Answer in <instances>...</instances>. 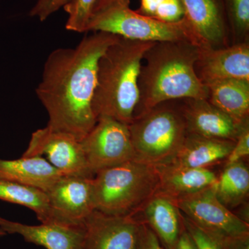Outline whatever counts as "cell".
<instances>
[{
    "label": "cell",
    "mask_w": 249,
    "mask_h": 249,
    "mask_svg": "<svg viewBox=\"0 0 249 249\" xmlns=\"http://www.w3.org/2000/svg\"><path fill=\"white\" fill-rule=\"evenodd\" d=\"M119 36L93 32L74 48L55 49L46 60L42 80L36 89L49 115L47 127L81 141L97 119L91 103L96 85L98 62Z\"/></svg>",
    "instance_id": "1"
},
{
    "label": "cell",
    "mask_w": 249,
    "mask_h": 249,
    "mask_svg": "<svg viewBox=\"0 0 249 249\" xmlns=\"http://www.w3.org/2000/svg\"><path fill=\"white\" fill-rule=\"evenodd\" d=\"M199 51V46L186 40L155 42L150 47L139 73L134 117L165 101L206 99V87L195 70Z\"/></svg>",
    "instance_id": "2"
},
{
    "label": "cell",
    "mask_w": 249,
    "mask_h": 249,
    "mask_svg": "<svg viewBox=\"0 0 249 249\" xmlns=\"http://www.w3.org/2000/svg\"><path fill=\"white\" fill-rule=\"evenodd\" d=\"M155 42L119 36L101 55L91 103L96 119L109 117L130 124L138 104V79L142 59Z\"/></svg>",
    "instance_id": "3"
},
{
    "label": "cell",
    "mask_w": 249,
    "mask_h": 249,
    "mask_svg": "<svg viewBox=\"0 0 249 249\" xmlns=\"http://www.w3.org/2000/svg\"><path fill=\"white\" fill-rule=\"evenodd\" d=\"M159 188L160 178L155 165L129 160L95 174L94 209L111 215H137Z\"/></svg>",
    "instance_id": "4"
},
{
    "label": "cell",
    "mask_w": 249,
    "mask_h": 249,
    "mask_svg": "<svg viewBox=\"0 0 249 249\" xmlns=\"http://www.w3.org/2000/svg\"><path fill=\"white\" fill-rule=\"evenodd\" d=\"M181 100L165 101L134 117L128 124L135 160L147 164H168L186 139Z\"/></svg>",
    "instance_id": "5"
},
{
    "label": "cell",
    "mask_w": 249,
    "mask_h": 249,
    "mask_svg": "<svg viewBox=\"0 0 249 249\" xmlns=\"http://www.w3.org/2000/svg\"><path fill=\"white\" fill-rule=\"evenodd\" d=\"M129 3L108 0L95 5L86 33L101 31L144 42L186 40L199 46L184 17L178 22H161L133 11Z\"/></svg>",
    "instance_id": "6"
},
{
    "label": "cell",
    "mask_w": 249,
    "mask_h": 249,
    "mask_svg": "<svg viewBox=\"0 0 249 249\" xmlns=\"http://www.w3.org/2000/svg\"><path fill=\"white\" fill-rule=\"evenodd\" d=\"M80 143L93 176L100 170L135 160L128 125L111 118L98 119Z\"/></svg>",
    "instance_id": "7"
},
{
    "label": "cell",
    "mask_w": 249,
    "mask_h": 249,
    "mask_svg": "<svg viewBox=\"0 0 249 249\" xmlns=\"http://www.w3.org/2000/svg\"><path fill=\"white\" fill-rule=\"evenodd\" d=\"M214 185L176 199L181 213L197 227L218 237L249 235L248 223L218 199Z\"/></svg>",
    "instance_id": "8"
},
{
    "label": "cell",
    "mask_w": 249,
    "mask_h": 249,
    "mask_svg": "<svg viewBox=\"0 0 249 249\" xmlns=\"http://www.w3.org/2000/svg\"><path fill=\"white\" fill-rule=\"evenodd\" d=\"M66 176L93 178L85 159L80 141L71 134L45 127L31 135L23 157H42Z\"/></svg>",
    "instance_id": "9"
},
{
    "label": "cell",
    "mask_w": 249,
    "mask_h": 249,
    "mask_svg": "<svg viewBox=\"0 0 249 249\" xmlns=\"http://www.w3.org/2000/svg\"><path fill=\"white\" fill-rule=\"evenodd\" d=\"M93 178L63 175L59 178L47 192L51 223L84 227L87 218L95 210Z\"/></svg>",
    "instance_id": "10"
},
{
    "label": "cell",
    "mask_w": 249,
    "mask_h": 249,
    "mask_svg": "<svg viewBox=\"0 0 249 249\" xmlns=\"http://www.w3.org/2000/svg\"><path fill=\"white\" fill-rule=\"evenodd\" d=\"M140 227L135 215H111L94 210L84 223V249H137Z\"/></svg>",
    "instance_id": "11"
},
{
    "label": "cell",
    "mask_w": 249,
    "mask_h": 249,
    "mask_svg": "<svg viewBox=\"0 0 249 249\" xmlns=\"http://www.w3.org/2000/svg\"><path fill=\"white\" fill-rule=\"evenodd\" d=\"M184 18L201 49H219L231 44L222 0H181Z\"/></svg>",
    "instance_id": "12"
},
{
    "label": "cell",
    "mask_w": 249,
    "mask_h": 249,
    "mask_svg": "<svg viewBox=\"0 0 249 249\" xmlns=\"http://www.w3.org/2000/svg\"><path fill=\"white\" fill-rule=\"evenodd\" d=\"M188 134L236 142L249 122H237L206 99H181Z\"/></svg>",
    "instance_id": "13"
},
{
    "label": "cell",
    "mask_w": 249,
    "mask_h": 249,
    "mask_svg": "<svg viewBox=\"0 0 249 249\" xmlns=\"http://www.w3.org/2000/svg\"><path fill=\"white\" fill-rule=\"evenodd\" d=\"M195 70L203 84L222 79L249 81V42L219 49L200 48Z\"/></svg>",
    "instance_id": "14"
},
{
    "label": "cell",
    "mask_w": 249,
    "mask_h": 249,
    "mask_svg": "<svg viewBox=\"0 0 249 249\" xmlns=\"http://www.w3.org/2000/svg\"><path fill=\"white\" fill-rule=\"evenodd\" d=\"M0 229L6 234H17L26 242L47 249H84V227L58 223L27 225L0 217Z\"/></svg>",
    "instance_id": "15"
},
{
    "label": "cell",
    "mask_w": 249,
    "mask_h": 249,
    "mask_svg": "<svg viewBox=\"0 0 249 249\" xmlns=\"http://www.w3.org/2000/svg\"><path fill=\"white\" fill-rule=\"evenodd\" d=\"M141 212L156 235L168 249H175L183 227L177 199L158 191L146 201Z\"/></svg>",
    "instance_id": "16"
},
{
    "label": "cell",
    "mask_w": 249,
    "mask_h": 249,
    "mask_svg": "<svg viewBox=\"0 0 249 249\" xmlns=\"http://www.w3.org/2000/svg\"><path fill=\"white\" fill-rule=\"evenodd\" d=\"M63 175L39 156L15 160L0 159V179L33 187L45 193Z\"/></svg>",
    "instance_id": "17"
},
{
    "label": "cell",
    "mask_w": 249,
    "mask_h": 249,
    "mask_svg": "<svg viewBox=\"0 0 249 249\" xmlns=\"http://www.w3.org/2000/svg\"><path fill=\"white\" fill-rule=\"evenodd\" d=\"M160 178L159 191L175 199L214 186L217 177L209 168H193L168 164L156 166Z\"/></svg>",
    "instance_id": "18"
},
{
    "label": "cell",
    "mask_w": 249,
    "mask_h": 249,
    "mask_svg": "<svg viewBox=\"0 0 249 249\" xmlns=\"http://www.w3.org/2000/svg\"><path fill=\"white\" fill-rule=\"evenodd\" d=\"M235 143L232 141L188 134L169 163L193 168H209L210 165L227 160Z\"/></svg>",
    "instance_id": "19"
},
{
    "label": "cell",
    "mask_w": 249,
    "mask_h": 249,
    "mask_svg": "<svg viewBox=\"0 0 249 249\" xmlns=\"http://www.w3.org/2000/svg\"><path fill=\"white\" fill-rule=\"evenodd\" d=\"M204 85L210 103L240 124L249 121V80H216Z\"/></svg>",
    "instance_id": "20"
},
{
    "label": "cell",
    "mask_w": 249,
    "mask_h": 249,
    "mask_svg": "<svg viewBox=\"0 0 249 249\" xmlns=\"http://www.w3.org/2000/svg\"><path fill=\"white\" fill-rule=\"evenodd\" d=\"M217 197L228 209L240 206L247 199L249 192V170L242 160L227 164L217 178Z\"/></svg>",
    "instance_id": "21"
},
{
    "label": "cell",
    "mask_w": 249,
    "mask_h": 249,
    "mask_svg": "<svg viewBox=\"0 0 249 249\" xmlns=\"http://www.w3.org/2000/svg\"><path fill=\"white\" fill-rule=\"evenodd\" d=\"M0 199L31 209L41 223L52 222L48 196L40 189L0 179Z\"/></svg>",
    "instance_id": "22"
},
{
    "label": "cell",
    "mask_w": 249,
    "mask_h": 249,
    "mask_svg": "<svg viewBox=\"0 0 249 249\" xmlns=\"http://www.w3.org/2000/svg\"><path fill=\"white\" fill-rule=\"evenodd\" d=\"M231 44L249 42V0H222Z\"/></svg>",
    "instance_id": "23"
},
{
    "label": "cell",
    "mask_w": 249,
    "mask_h": 249,
    "mask_svg": "<svg viewBox=\"0 0 249 249\" xmlns=\"http://www.w3.org/2000/svg\"><path fill=\"white\" fill-rule=\"evenodd\" d=\"M96 0H70L63 6L69 17L67 30L86 33V27Z\"/></svg>",
    "instance_id": "24"
},
{
    "label": "cell",
    "mask_w": 249,
    "mask_h": 249,
    "mask_svg": "<svg viewBox=\"0 0 249 249\" xmlns=\"http://www.w3.org/2000/svg\"><path fill=\"white\" fill-rule=\"evenodd\" d=\"M183 215L185 229L194 241L197 249H224L217 236L203 230Z\"/></svg>",
    "instance_id": "25"
},
{
    "label": "cell",
    "mask_w": 249,
    "mask_h": 249,
    "mask_svg": "<svg viewBox=\"0 0 249 249\" xmlns=\"http://www.w3.org/2000/svg\"><path fill=\"white\" fill-rule=\"evenodd\" d=\"M184 8L181 0H163L156 11L155 19L161 22L175 23L184 17Z\"/></svg>",
    "instance_id": "26"
},
{
    "label": "cell",
    "mask_w": 249,
    "mask_h": 249,
    "mask_svg": "<svg viewBox=\"0 0 249 249\" xmlns=\"http://www.w3.org/2000/svg\"><path fill=\"white\" fill-rule=\"evenodd\" d=\"M70 1V0H37L35 6L31 10L30 16L37 18L42 22Z\"/></svg>",
    "instance_id": "27"
},
{
    "label": "cell",
    "mask_w": 249,
    "mask_h": 249,
    "mask_svg": "<svg viewBox=\"0 0 249 249\" xmlns=\"http://www.w3.org/2000/svg\"><path fill=\"white\" fill-rule=\"evenodd\" d=\"M249 155V124L242 129L236 140L235 146L227 159V164L242 160Z\"/></svg>",
    "instance_id": "28"
},
{
    "label": "cell",
    "mask_w": 249,
    "mask_h": 249,
    "mask_svg": "<svg viewBox=\"0 0 249 249\" xmlns=\"http://www.w3.org/2000/svg\"><path fill=\"white\" fill-rule=\"evenodd\" d=\"M137 249H164L153 231L144 223H141Z\"/></svg>",
    "instance_id": "29"
},
{
    "label": "cell",
    "mask_w": 249,
    "mask_h": 249,
    "mask_svg": "<svg viewBox=\"0 0 249 249\" xmlns=\"http://www.w3.org/2000/svg\"><path fill=\"white\" fill-rule=\"evenodd\" d=\"M218 238L224 249H249V235L237 237H218Z\"/></svg>",
    "instance_id": "30"
},
{
    "label": "cell",
    "mask_w": 249,
    "mask_h": 249,
    "mask_svg": "<svg viewBox=\"0 0 249 249\" xmlns=\"http://www.w3.org/2000/svg\"><path fill=\"white\" fill-rule=\"evenodd\" d=\"M163 0H142L140 8L137 11L142 16L154 18L156 11Z\"/></svg>",
    "instance_id": "31"
},
{
    "label": "cell",
    "mask_w": 249,
    "mask_h": 249,
    "mask_svg": "<svg viewBox=\"0 0 249 249\" xmlns=\"http://www.w3.org/2000/svg\"><path fill=\"white\" fill-rule=\"evenodd\" d=\"M175 249H197L194 241L186 229L183 231L178 237Z\"/></svg>",
    "instance_id": "32"
},
{
    "label": "cell",
    "mask_w": 249,
    "mask_h": 249,
    "mask_svg": "<svg viewBox=\"0 0 249 249\" xmlns=\"http://www.w3.org/2000/svg\"><path fill=\"white\" fill-rule=\"evenodd\" d=\"M108 1V0H96V3H95V5L99 4V3H101V2H103V1ZM122 1H129V0H122ZM95 5H94V6H95ZM93 7H94V6H93Z\"/></svg>",
    "instance_id": "33"
},
{
    "label": "cell",
    "mask_w": 249,
    "mask_h": 249,
    "mask_svg": "<svg viewBox=\"0 0 249 249\" xmlns=\"http://www.w3.org/2000/svg\"><path fill=\"white\" fill-rule=\"evenodd\" d=\"M6 235V232L4 231L1 230V229H0V237H1V236H4Z\"/></svg>",
    "instance_id": "34"
}]
</instances>
